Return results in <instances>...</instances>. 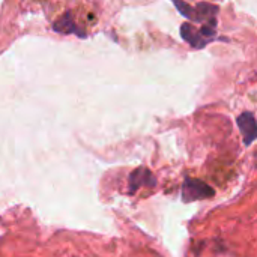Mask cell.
Returning <instances> with one entry per match:
<instances>
[{"instance_id":"obj_4","label":"cell","mask_w":257,"mask_h":257,"mask_svg":"<svg viewBox=\"0 0 257 257\" xmlns=\"http://www.w3.org/2000/svg\"><path fill=\"white\" fill-rule=\"evenodd\" d=\"M236 123H238V126H239V130L242 133L244 145L245 146H250L257 137V125L254 114L251 111H244L236 119Z\"/></svg>"},{"instance_id":"obj_1","label":"cell","mask_w":257,"mask_h":257,"mask_svg":"<svg viewBox=\"0 0 257 257\" xmlns=\"http://www.w3.org/2000/svg\"><path fill=\"white\" fill-rule=\"evenodd\" d=\"M175 6L190 21H197V23H203V24H217L218 8L215 5L197 3L196 6H190L185 2H178L176 0L175 2Z\"/></svg>"},{"instance_id":"obj_2","label":"cell","mask_w":257,"mask_h":257,"mask_svg":"<svg viewBox=\"0 0 257 257\" xmlns=\"http://www.w3.org/2000/svg\"><path fill=\"white\" fill-rule=\"evenodd\" d=\"M214 196V190L203 181L185 178L182 185V202L191 203L196 200H205Z\"/></svg>"},{"instance_id":"obj_3","label":"cell","mask_w":257,"mask_h":257,"mask_svg":"<svg viewBox=\"0 0 257 257\" xmlns=\"http://www.w3.org/2000/svg\"><path fill=\"white\" fill-rule=\"evenodd\" d=\"M157 179L152 175V172L146 167H140L137 170H134L130 178H128V190L130 194H134L137 190H140L142 187H155Z\"/></svg>"},{"instance_id":"obj_6","label":"cell","mask_w":257,"mask_h":257,"mask_svg":"<svg viewBox=\"0 0 257 257\" xmlns=\"http://www.w3.org/2000/svg\"><path fill=\"white\" fill-rule=\"evenodd\" d=\"M181 36L184 41H187L190 45H193L194 48H203L206 44H209L200 33V30L191 24V23H184L181 26Z\"/></svg>"},{"instance_id":"obj_5","label":"cell","mask_w":257,"mask_h":257,"mask_svg":"<svg viewBox=\"0 0 257 257\" xmlns=\"http://www.w3.org/2000/svg\"><path fill=\"white\" fill-rule=\"evenodd\" d=\"M53 29H54L56 32H59V33H63V35L74 33V35H77V36H80V38H86V32L81 30V29L75 24V21H74L71 12H66V14L62 15L57 21H54V23H53Z\"/></svg>"}]
</instances>
